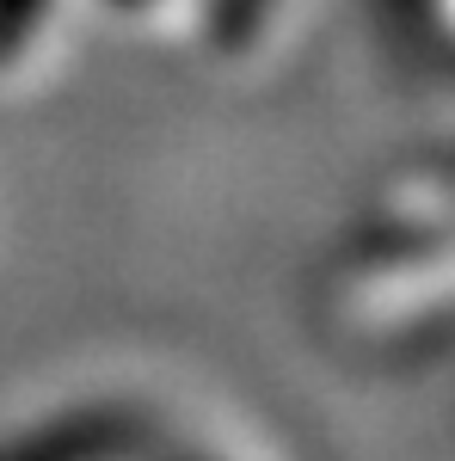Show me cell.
<instances>
[{
  "label": "cell",
  "instance_id": "obj_1",
  "mask_svg": "<svg viewBox=\"0 0 455 461\" xmlns=\"http://www.w3.org/2000/svg\"><path fill=\"white\" fill-rule=\"evenodd\" d=\"M43 6H50V0H0V56H6V50H19V43L37 32Z\"/></svg>",
  "mask_w": 455,
  "mask_h": 461
}]
</instances>
